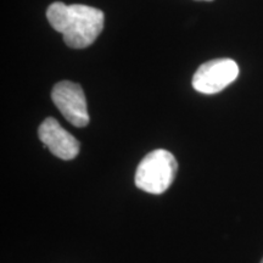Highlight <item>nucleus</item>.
<instances>
[{
  "mask_svg": "<svg viewBox=\"0 0 263 263\" xmlns=\"http://www.w3.org/2000/svg\"><path fill=\"white\" fill-rule=\"evenodd\" d=\"M47 18L51 27L61 33L66 45L73 49L88 48L104 29V12L82 4L52 3L47 10Z\"/></svg>",
  "mask_w": 263,
  "mask_h": 263,
  "instance_id": "obj_1",
  "label": "nucleus"
},
{
  "mask_svg": "<svg viewBox=\"0 0 263 263\" xmlns=\"http://www.w3.org/2000/svg\"><path fill=\"white\" fill-rule=\"evenodd\" d=\"M51 99L66 120L76 127H85L89 123L87 100L84 91L78 83L62 81L55 84Z\"/></svg>",
  "mask_w": 263,
  "mask_h": 263,
  "instance_id": "obj_4",
  "label": "nucleus"
},
{
  "mask_svg": "<svg viewBox=\"0 0 263 263\" xmlns=\"http://www.w3.org/2000/svg\"><path fill=\"white\" fill-rule=\"evenodd\" d=\"M261 263H263V259H262V261H261Z\"/></svg>",
  "mask_w": 263,
  "mask_h": 263,
  "instance_id": "obj_7",
  "label": "nucleus"
},
{
  "mask_svg": "<svg viewBox=\"0 0 263 263\" xmlns=\"http://www.w3.org/2000/svg\"><path fill=\"white\" fill-rule=\"evenodd\" d=\"M39 139L52 155L62 160H72L80 153V141L64 129L55 118L48 117L38 129Z\"/></svg>",
  "mask_w": 263,
  "mask_h": 263,
  "instance_id": "obj_5",
  "label": "nucleus"
},
{
  "mask_svg": "<svg viewBox=\"0 0 263 263\" xmlns=\"http://www.w3.org/2000/svg\"><path fill=\"white\" fill-rule=\"evenodd\" d=\"M178 163L170 151L157 149L141 160L136 172V185L149 194H162L176 177Z\"/></svg>",
  "mask_w": 263,
  "mask_h": 263,
  "instance_id": "obj_2",
  "label": "nucleus"
},
{
  "mask_svg": "<svg viewBox=\"0 0 263 263\" xmlns=\"http://www.w3.org/2000/svg\"><path fill=\"white\" fill-rule=\"evenodd\" d=\"M197 2H212V0H197Z\"/></svg>",
  "mask_w": 263,
  "mask_h": 263,
  "instance_id": "obj_6",
  "label": "nucleus"
},
{
  "mask_svg": "<svg viewBox=\"0 0 263 263\" xmlns=\"http://www.w3.org/2000/svg\"><path fill=\"white\" fill-rule=\"evenodd\" d=\"M239 76V66L232 59H215L197 68L193 77L194 89L202 94H216L233 83Z\"/></svg>",
  "mask_w": 263,
  "mask_h": 263,
  "instance_id": "obj_3",
  "label": "nucleus"
}]
</instances>
